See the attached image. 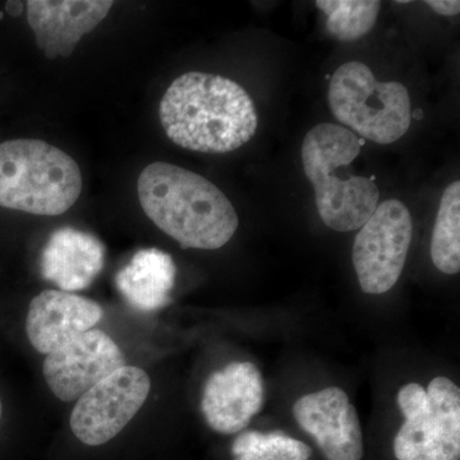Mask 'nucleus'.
<instances>
[{
    "instance_id": "nucleus-19",
    "label": "nucleus",
    "mask_w": 460,
    "mask_h": 460,
    "mask_svg": "<svg viewBox=\"0 0 460 460\" xmlns=\"http://www.w3.org/2000/svg\"><path fill=\"white\" fill-rule=\"evenodd\" d=\"M426 4L441 16H456L460 12L458 0H428Z\"/></svg>"
},
{
    "instance_id": "nucleus-1",
    "label": "nucleus",
    "mask_w": 460,
    "mask_h": 460,
    "mask_svg": "<svg viewBox=\"0 0 460 460\" xmlns=\"http://www.w3.org/2000/svg\"><path fill=\"white\" fill-rule=\"evenodd\" d=\"M159 114L175 145L205 154L237 150L259 126L255 104L241 84L201 72L175 78L160 102Z\"/></svg>"
},
{
    "instance_id": "nucleus-14",
    "label": "nucleus",
    "mask_w": 460,
    "mask_h": 460,
    "mask_svg": "<svg viewBox=\"0 0 460 460\" xmlns=\"http://www.w3.org/2000/svg\"><path fill=\"white\" fill-rule=\"evenodd\" d=\"M105 263V247L90 233L60 228L51 233L42 248L41 274L62 292L86 289Z\"/></svg>"
},
{
    "instance_id": "nucleus-3",
    "label": "nucleus",
    "mask_w": 460,
    "mask_h": 460,
    "mask_svg": "<svg viewBox=\"0 0 460 460\" xmlns=\"http://www.w3.org/2000/svg\"><path fill=\"white\" fill-rule=\"evenodd\" d=\"M362 145L350 129L330 123L314 127L302 144V164L321 220L337 232L361 229L378 206L374 178L354 174L350 168Z\"/></svg>"
},
{
    "instance_id": "nucleus-13",
    "label": "nucleus",
    "mask_w": 460,
    "mask_h": 460,
    "mask_svg": "<svg viewBox=\"0 0 460 460\" xmlns=\"http://www.w3.org/2000/svg\"><path fill=\"white\" fill-rule=\"evenodd\" d=\"M102 305L74 293L44 290L30 304L26 334L32 347L41 354L56 352L102 319Z\"/></svg>"
},
{
    "instance_id": "nucleus-2",
    "label": "nucleus",
    "mask_w": 460,
    "mask_h": 460,
    "mask_svg": "<svg viewBox=\"0 0 460 460\" xmlns=\"http://www.w3.org/2000/svg\"><path fill=\"white\" fill-rule=\"evenodd\" d=\"M137 193L145 214L181 248L217 250L237 232V211L210 181L169 163L142 171Z\"/></svg>"
},
{
    "instance_id": "nucleus-15",
    "label": "nucleus",
    "mask_w": 460,
    "mask_h": 460,
    "mask_svg": "<svg viewBox=\"0 0 460 460\" xmlns=\"http://www.w3.org/2000/svg\"><path fill=\"white\" fill-rule=\"evenodd\" d=\"M177 268L172 256L157 248L140 250L115 278V286L127 304L142 313L171 304Z\"/></svg>"
},
{
    "instance_id": "nucleus-10",
    "label": "nucleus",
    "mask_w": 460,
    "mask_h": 460,
    "mask_svg": "<svg viewBox=\"0 0 460 460\" xmlns=\"http://www.w3.org/2000/svg\"><path fill=\"white\" fill-rule=\"evenodd\" d=\"M293 416L326 459H362L361 422L349 396L341 387H326L302 396L293 405Z\"/></svg>"
},
{
    "instance_id": "nucleus-4",
    "label": "nucleus",
    "mask_w": 460,
    "mask_h": 460,
    "mask_svg": "<svg viewBox=\"0 0 460 460\" xmlns=\"http://www.w3.org/2000/svg\"><path fill=\"white\" fill-rule=\"evenodd\" d=\"M83 190L74 157L33 138L0 144V206L44 217L65 214Z\"/></svg>"
},
{
    "instance_id": "nucleus-18",
    "label": "nucleus",
    "mask_w": 460,
    "mask_h": 460,
    "mask_svg": "<svg viewBox=\"0 0 460 460\" xmlns=\"http://www.w3.org/2000/svg\"><path fill=\"white\" fill-rule=\"evenodd\" d=\"M317 8L326 14V27L334 38L353 41L370 32L381 3L377 0H319Z\"/></svg>"
},
{
    "instance_id": "nucleus-16",
    "label": "nucleus",
    "mask_w": 460,
    "mask_h": 460,
    "mask_svg": "<svg viewBox=\"0 0 460 460\" xmlns=\"http://www.w3.org/2000/svg\"><path fill=\"white\" fill-rule=\"evenodd\" d=\"M432 262L441 272L460 270V181L445 189L432 233Z\"/></svg>"
},
{
    "instance_id": "nucleus-21",
    "label": "nucleus",
    "mask_w": 460,
    "mask_h": 460,
    "mask_svg": "<svg viewBox=\"0 0 460 460\" xmlns=\"http://www.w3.org/2000/svg\"><path fill=\"white\" fill-rule=\"evenodd\" d=\"M2 416H3V402H2V398H0V420H2Z\"/></svg>"
},
{
    "instance_id": "nucleus-20",
    "label": "nucleus",
    "mask_w": 460,
    "mask_h": 460,
    "mask_svg": "<svg viewBox=\"0 0 460 460\" xmlns=\"http://www.w3.org/2000/svg\"><path fill=\"white\" fill-rule=\"evenodd\" d=\"M23 3L22 2H8L7 11L11 16L17 17L22 13Z\"/></svg>"
},
{
    "instance_id": "nucleus-6",
    "label": "nucleus",
    "mask_w": 460,
    "mask_h": 460,
    "mask_svg": "<svg viewBox=\"0 0 460 460\" xmlns=\"http://www.w3.org/2000/svg\"><path fill=\"white\" fill-rule=\"evenodd\" d=\"M398 405L404 423L394 438L396 459H460V390L452 380L435 377L428 390L407 384Z\"/></svg>"
},
{
    "instance_id": "nucleus-5",
    "label": "nucleus",
    "mask_w": 460,
    "mask_h": 460,
    "mask_svg": "<svg viewBox=\"0 0 460 460\" xmlns=\"http://www.w3.org/2000/svg\"><path fill=\"white\" fill-rule=\"evenodd\" d=\"M329 102L339 122L376 144H393L411 127L407 87L399 83H378L363 63L339 66L330 81Z\"/></svg>"
},
{
    "instance_id": "nucleus-17",
    "label": "nucleus",
    "mask_w": 460,
    "mask_h": 460,
    "mask_svg": "<svg viewBox=\"0 0 460 460\" xmlns=\"http://www.w3.org/2000/svg\"><path fill=\"white\" fill-rule=\"evenodd\" d=\"M232 456L233 460H310L313 449L280 429L246 431L233 441Z\"/></svg>"
},
{
    "instance_id": "nucleus-12",
    "label": "nucleus",
    "mask_w": 460,
    "mask_h": 460,
    "mask_svg": "<svg viewBox=\"0 0 460 460\" xmlns=\"http://www.w3.org/2000/svg\"><path fill=\"white\" fill-rule=\"evenodd\" d=\"M27 21L36 45L48 59L68 58L78 41L93 31L114 5L111 0H30Z\"/></svg>"
},
{
    "instance_id": "nucleus-9",
    "label": "nucleus",
    "mask_w": 460,
    "mask_h": 460,
    "mask_svg": "<svg viewBox=\"0 0 460 460\" xmlns=\"http://www.w3.org/2000/svg\"><path fill=\"white\" fill-rule=\"evenodd\" d=\"M126 366L120 348L102 330L93 329L48 354L45 381L59 401H78L109 375Z\"/></svg>"
},
{
    "instance_id": "nucleus-7",
    "label": "nucleus",
    "mask_w": 460,
    "mask_h": 460,
    "mask_svg": "<svg viewBox=\"0 0 460 460\" xmlns=\"http://www.w3.org/2000/svg\"><path fill=\"white\" fill-rule=\"evenodd\" d=\"M413 222L399 199L378 205L354 239L352 260L359 286L367 295H383L401 278L410 251Z\"/></svg>"
},
{
    "instance_id": "nucleus-8",
    "label": "nucleus",
    "mask_w": 460,
    "mask_h": 460,
    "mask_svg": "<svg viewBox=\"0 0 460 460\" xmlns=\"http://www.w3.org/2000/svg\"><path fill=\"white\" fill-rule=\"evenodd\" d=\"M150 389V377L142 368L127 365L118 368L75 402L72 432L89 447L108 443L138 413Z\"/></svg>"
},
{
    "instance_id": "nucleus-11",
    "label": "nucleus",
    "mask_w": 460,
    "mask_h": 460,
    "mask_svg": "<svg viewBox=\"0 0 460 460\" xmlns=\"http://www.w3.org/2000/svg\"><path fill=\"white\" fill-rule=\"evenodd\" d=\"M262 404V376L256 366L233 362L206 381L201 411L214 431L233 435L250 425Z\"/></svg>"
}]
</instances>
